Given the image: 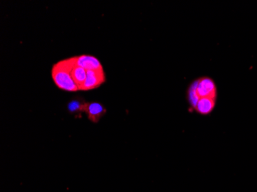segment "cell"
<instances>
[{"instance_id": "cell-1", "label": "cell", "mask_w": 257, "mask_h": 192, "mask_svg": "<svg viewBox=\"0 0 257 192\" xmlns=\"http://www.w3.org/2000/svg\"><path fill=\"white\" fill-rule=\"evenodd\" d=\"M75 63L76 58L73 56L57 62L52 67V79L55 85L61 90L69 92L79 91L71 75Z\"/></svg>"}, {"instance_id": "cell-2", "label": "cell", "mask_w": 257, "mask_h": 192, "mask_svg": "<svg viewBox=\"0 0 257 192\" xmlns=\"http://www.w3.org/2000/svg\"><path fill=\"white\" fill-rule=\"evenodd\" d=\"M106 82V74L104 69L87 71L86 81L81 87L80 91H89L97 89Z\"/></svg>"}, {"instance_id": "cell-3", "label": "cell", "mask_w": 257, "mask_h": 192, "mask_svg": "<svg viewBox=\"0 0 257 192\" xmlns=\"http://www.w3.org/2000/svg\"><path fill=\"white\" fill-rule=\"evenodd\" d=\"M196 90L200 98L216 99L217 97V88L216 83L211 78L205 76L198 79Z\"/></svg>"}, {"instance_id": "cell-4", "label": "cell", "mask_w": 257, "mask_h": 192, "mask_svg": "<svg viewBox=\"0 0 257 192\" xmlns=\"http://www.w3.org/2000/svg\"><path fill=\"white\" fill-rule=\"evenodd\" d=\"M85 113L87 115L89 121L93 123H98L101 118L106 115V109L99 102H88Z\"/></svg>"}, {"instance_id": "cell-5", "label": "cell", "mask_w": 257, "mask_h": 192, "mask_svg": "<svg viewBox=\"0 0 257 192\" xmlns=\"http://www.w3.org/2000/svg\"><path fill=\"white\" fill-rule=\"evenodd\" d=\"M76 57V64L86 71L103 69L102 63L97 58L90 55H81Z\"/></svg>"}, {"instance_id": "cell-6", "label": "cell", "mask_w": 257, "mask_h": 192, "mask_svg": "<svg viewBox=\"0 0 257 192\" xmlns=\"http://www.w3.org/2000/svg\"><path fill=\"white\" fill-rule=\"evenodd\" d=\"M216 99L213 98H201L198 102L195 110L198 114L207 115L212 113L216 106Z\"/></svg>"}, {"instance_id": "cell-7", "label": "cell", "mask_w": 257, "mask_h": 192, "mask_svg": "<svg viewBox=\"0 0 257 192\" xmlns=\"http://www.w3.org/2000/svg\"><path fill=\"white\" fill-rule=\"evenodd\" d=\"M87 103V102H86L84 99H81V98H76V99H72L68 103V111H69V113L74 115L76 118H81L82 114L85 113V112H86Z\"/></svg>"}, {"instance_id": "cell-8", "label": "cell", "mask_w": 257, "mask_h": 192, "mask_svg": "<svg viewBox=\"0 0 257 192\" xmlns=\"http://www.w3.org/2000/svg\"><path fill=\"white\" fill-rule=\"evenodd\" d=\"M71 75L73 81H74L78 89H79V91H80L81 87L83 86V83L86 81L87 71L83 69V68L77 66L76 63H75L74 66H73V69H72Z\"/></svg>"}, {"instance_id": "cell-9", "label": "cell", "mask_w": 257, "mask_h": 192, "mask_svg": "<svg viewBox=\"0 0 257 192\" xmlns=\"http://www.w3.org/2000/svg\"><path fill=\"white\" fill-rule=\"evenodd\" d=\"M196 87H197V79L192 82L191 85L189 86L188 91H187V99H188L189 104L192 109L194 110L198 102L201 99L200 95H198Z\"/></svg>"}]
</instances>
